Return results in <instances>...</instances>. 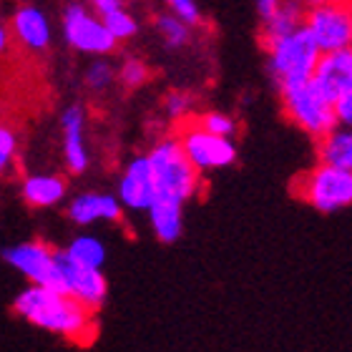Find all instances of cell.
<instances>
[{"mask_svg":"<svg viewBox=\"0 0 352 352\" xmlns=\"http://www.w3.org/2000/svg\"><path fill=\"white\" fill-rule=\"evenodd\" d=\"M8 45H10V33H8L6 25H0V56L8 51Z\"/></svg>","mask_w":352,"mask_h":352,"instance_id":"1f68e13d","label":"cell"},{"mask_svg":"<svg viewBox=\"0 0 352 352\" xmlns=\"http://www.w3.org/2000/svg\"><path fill=\"white\" fill-rule=\"evenodd\" d=\"M103 23H106V28H109V33L116 41H129V38L136 36V30H139V25H136V21H133L131 13H126L124 6L121 8H113V10H109V13L101 15Z\"/></svg>","mask_w":352,"mask_h":352,"instance_id":"603a6c76","label":"cell"},{"mask_svg":"<svg viewBox=\"0 0 352 352\" xmlns=\"http://www.w3.org/2000/svg\"><path fill=\"white\" fill-rule=\"evenodd\" d=\"M305 28L317 43L320 53L352 48V6L350 0H330L307 8Z\"/></svg>","mask_w":352,"mask_h":352,"instance_id":"52a82bcc","label":"cell"},{"mask_svg":"<svg viewBox=\"0 0 352 352\" xmlns=\"http://www.w3.org/2000/svg\"><path fill=\"white\" fill-rule=\"evenodd\" d=\"M116 78H118V74L113 71L111 63H106V60H96L94 66L86 71V86L91 88L94 94H101V91L111 88Z\"/></svg>","mask_w":352,"mask_h":352,"instance_id":"d4e9b609","label":"cell"},{"mask_svg":"<svg viewBox=\"0 0 352 352\" xmlns=\"http://www.w3.org/2000/svg\"><path fill=\"white\" fill-rule=\"evenodd\" d=\"M15 154H18V139H15L13 129L0 124V176L15 166Z\"/></svg>","mask_w":352,"mask_h":352,"instance_id":"484cf974","label":"cell"},{"mask_svg":"<svg viewBox=\"0 0 352 352\" xmlns=\"http://www.w3.org/2000/svg\"><path fill=\"white\" fill-rule=\"evenodd\" d=\"M305 15H307V8L302 6L300 0H285L277 13L272 15L270 21L262 23V33H259L262 48H267L279 38L289 36L294 30H300L305 25Z\"/></svg>","mask_w":352,"mask_h":352,"instance_id":"e0dca14e","label":"cell"},{"mask_svg":"<svg viewBox=\"0 0 352 352\" xmlns=\"http://www.w3.org/2000/svg\"><path fill=\"white\" fill-rule=\"evenodd\" d=\"M13 309L25 322L58 335L74 345H91L98 332L94 309L53 287L28 285L15 297Z\"/></svg>","mask_w":352,"mask_h":352,"instance_id":"6da1fadb","label":"cell"},{"mask_svg":"<svg viewBox=\"0 0 352 352\" xmlns=\"http://www.w3.org/2000/svg\"><path fill=\"white\" fill-rule=\"evenodd\" d=\"M66 254L86 267H98L103 270L106 262V244L94 234H78L66 244Z\"/></svg>","mask_w":352,"mask_h":352,"instance_id":"ffe728a7","label":"cell"},{"mask_svg":"<svg viewBox=\"0 0 352 352\" xmlns=\"http://www.w3.org/2000/svg\"><path fill=\"white\" fill-rule=\"evenodd\" d=\"M279 101H282L285 116L302 133L312 136L315 141L327 136L338 126L335 103L315 86L312 78L302 83H292V86H282L279 88Z\"/></svg>","mask_w":352,"mask_h":352,"instance_id":"3957f363","label":"cell"},{"mask_svg":"<svg viewBox=\"0 0 352 352\" xmlns=\"http://www.w3.org/2000/svg\"><path fill=\"white\" fill-rule=\"evenodd\" d=\"M156 30H159V36L164 38V43L169 45V48H182L189 41V25L179 21L174 13L159 15L156 18Z\"/></svg>","mask_w":352,"mask_h":352,"instance_id":"7402d4cb","label":"cell"},{"mask_svg":"<svg viewBox=\"0 0 352 352\" xmlns=\"http://www.w3.org/2000/svg\"><path fill=\"white\" fill-rule=\"evenodd\" d=\"M312 81L332 103L338 101L340 96L352 86V48L322 53L317 60Z\"/></svg>","mask_w":352,"mask_h":352,"instance_id":"5bb4252c","label":"cell"},{"mask_svg":"<svg viewBox=\"0 0 352 352\" xmlns=\"http://www.w3.org/2000/svg\"><path fill=\"white\" fill-rule=\"evenodd\" d=\"M60 133H63V162L71 174H83L91 164L86 144V111L74 103L60 113Z\"/></svg>","mask_w":352,"mask_h":352,"instance_id":"4fadbf2b","label":"cell"},{"mask_svg":"<svg viewBox=\"0 0 352 352\" xmlns=\"http://www.w3.org/2000/svg\"><path fill=\"white\" fill-rule=\"evenodd\" d=\"M350 6H352V0H350Z\"/></svg>","mask_w":352,"mask_h":352,"instance_id":"836d02e7","label":"cell"},{"mask_svg":"<svg viewBox=\"0 0 352 352\" xmlns=\"http://www.w3.org/2000/svg\"><path fill=\"white\" fill-rule=\"evenodd\" d=\"M335 116L340 126H352V86L335 101Z\"/></svg>","mask_w":352,"mask_h":352,"instance_id":"f1b7e54d","label":"cell"},{"mask_svg":"<svg viewBox=\"0 0 352 352\" xmlns=\"http://www.w3.org/2000/svg\"><path fill=\"white\" fill-rule=\"evenodd\" d=\"M317 156L322 164H332L352 171V126H335L327 136L317 141Z\"/></svg>","mask_w":352,"mask_h":352,"instance_id":"d6986e66","label":"cell"},{"mask_svg":"<svg viewBox=\"0 0 352 352\" xmlns=\"http://www.w3.org/2000/svg\"><path fill=\"white\" fill-rule=\"evenodd\" d=\"M68 219L78 224V227H91V224H118L124 219V204L121 199L113 194H103V191H83L78 197L71 199L66 209Z\"/></svg>","mask_w":352,"mask_h":352,"instance_id":"7c38bea8","label":"cell"},{"mask_svg":"<svg viewBox=\"0 0 352 352\" xmlns=\"http://www.w3.org/2000/svg\"><path fill=\"white\" fill-rule=\"evenodd\" d=\"M305 8H315V6H322V3H330V0H300Z\"/></svg>","mask_w":352,"mask_h":352,"instance_id":"d6a6232c","label":"cell"},{"mask_svg":"<svg viewBox=\"0 0 352 352\" xmlns=\"http://www.w3.org/2000/svg\"><path fill=\"white\" fill-rule=\"evenodd\" d=\"M285 0H257V13H259V21H270L272 15L277 13L279 8H282Z\"/></svg>","mask_w":352,"mask_h":352,"instance_id":"f546056e","label":"cell"},{"mask_svg":"<svg viewBox=\"0 0 352 352\" xmlns=\"http://www.w3.org/2000/svg\"><path fill=\"white\" fill-rule=\"evenodd\" d=\"M58 292L71 294L74 300L91 307L94 312L103 307L109 297V282L103 277V270L78 264L66 254V250H58Z\"/></svg>","mask_w":352,"mask_h":352,"instance_id":"ba28073f","label":"cell"},{"mask_svg":"<svg viewBox=\"0 0 352 352\" xmlns=\"http://www.w3.org/2000/svg\"><path fill=\"white\" fill-rule=\"evenodd\" d=\"M148 162L156 179V199H166L186 206L191 197H197L201 171L184 154L176 136H166L148 151Z\"/></svg>","mask_w":352,"mask_h":352,"instance_id":"7a4b0ae2","label":"cell"},{"mask_svg":"<svg viewBox=\"0 0 352 352\" xmlns=\"http://www.w3.org/2000/svg\"><path fill=\"white\" fill-rule=\"evenodd\" d=\"M148 224L159 242L171 244L184 232V206L166 199H156L148 209Z\"/></svg>","mask_w":352,"mask_h":352,"instance_id":"ac0fdd59","label":"cell"},{"mask_svg":"<svg viewBox=\"0 0 352 352\" xmlns=\"http://www.w3.org/2000/svg\"><path fill=\"white\" fill-rule=\"evenodd\" d=\"M294 194L305 204L322 214H335L352 206V171L317 162L312 169L297 176Z\"/></svg>","mask_w":352,"mask_h":352,"instance_id":"5b68a950","label":"cell"},{"mask_svg":"<svg viewBox=\"0 0 352 352\" xmlns=\"http://www.w3.org/2000/svg\"><path fill=\"white\" fill-rule=\"evenodd\" d=\"M68 194V184L58 174H30L21 184L23 201L33 209H51L60 204Z\"/></svg>","mask_w":352,"mask_h":352,"instance_id":"2e32d148","label":"cell"},{"mask_svg":"<svg viewBox=\"0 0 352 352\" xmlns=\"http://www.w3.org/2000/svg\"><path fill=\"white\" fill-rule=\"evenodd\" d=\"M264 51H267V68H270V76L277 91L282 86L309 81L315 76L317 60L322 56L305 25L270 43Z\"/></svg>","mask_w":352,"mask_h":352,"instance_id":"277c9868","label":"cell"},{"mask_svg":"<svg viewBox=\"0 0 352 352\" xmlns=\"http://www.w3.org/2000/svg\"><path fill=\"white\" fill-rule=\"evenodd\" d=\"M3 259L30 285H43L53 289L58 287V250L48 242L33 239V242L13 244L3 252Z\"/></svg>","mask_w":352,"mask_h":352,"instance_id":"9c48e42d","label":"cell"},{"mask_svg":"<svg viewBox=\"0 0 352 352\" xmlns=\"http://www.w3.org/2000/svg\"><path fill=\"white\" fill-rule=\"evenodd\" d=\"M166 6H169L171 13L184 21L186 25H201V10H199L197 0H166Z\"/></svg>","mask_w":352,"mask_h":352,"instance_id":"4316f807","label":"cell"},{"mask_svg":"<svg viewBox=\"0 0 352 352\" xmlns=\"http://www.w3.org/2000/svg\"><path fill=\"white\" fill-rule=\"evenodd\" d=\"M194 124L201 126L204 131L214 133V136H227L232 139L236 133V121L229 113H221V111H206V113H191Z\"/></svg>","mask_w":352,"mask_h":352,"instance_id":"44dd1931","label":"cell"},{"mask_svg":"<svg viewBox=\"0 0 352 352\" xmlns=\"http://www.w3.org/2000/svg\"><path fill=\"white\" fill-rule=\"evenodd\" d=\"M176 139L182 144L184 154L189 156V162L199 171H217L227 169L236 162V146L234 141L227 136H214L204 131L201 126L194 124V118H184L179 121L176 129Z\"/></svg>","mask_w":352,"mask_h":352,"instance_id":"8992f818","label":"cell"},{"mask_svg":"<svg viewBox=\"0 0 352 352\" xmlns=\"http://www.w3.org/2000/svg\"><path fill=\"white\" fill-rule=\"evenodd\" d=\"M118 199L124 209L131 212H148L156 201V179L148 156H136L126 164L118 179Z\"/></svg>","mask_w":352,"mask_h":352,"instance_id":"8fae6325","label":"cell"},{"mask_svg":"<svg viewBox=\"0 0 352 352\" xmlns=\"http://www.w3.org/2000/svg\"><path fill=\"white\" fill-rule=\"evenodd\" d=\"M88 3L98 10V15L109 13V10H113V8H121V0H88Z\"/></svg>","mask_w":352,"mask_h":352,"instance_id":"4dcf8cb0","label":"cell"},{"mask_svg":"<svg viewBox=\"0 0 352 352\" xmlns=\"http://www.w3.org/2000/svg\"><path fill=\"white\" fill-rule=\"evenodd\" d=\"M63 36L74 51L94 53V56H106L118 43L109 33L103 18H96L88 8L78 6V3L68 6L63 13Z\"/></svg>","mask_w":352,"mask_h":352,"instance_id":"30bf717a","label":"cell"},{"mask_svg":"<svg viewBox=\"0 0 352 352\" xmlns=\"http://www.w3.org/2000/svg\"><path fill=\"white\" fill-rule=\"evenodd\" d=\"M164 109H166V113H169L174 121H184V118L191 116V96L174 91V94L166 96V103H164Z\"/></svg>","mask_w":352,"mask_h":352,"instance_id":"83f0119b","label":"cell"},{"mask_svg":"<svg viewBox=\"0 0 352 352\" xmlns=\"http://www.w3.org/2000/svg\"><path fill=\"white\" fill-rule=\"evenodd\" d=\"M148 76H151L148 74V66L139 58H126L121 63V68H118V81H121V86L131 88V91L144 86L148 81Z\"/></svg>","mask_w":352,"mask_h":352,"instance_id":"cb8c5ba5","label":"cell"},{"mask_svg":"<svg viewBox=\"0 0 352 352\" xmlns=\"http://www.w3.org/2000/svg\"><path fill=\"white\" fill-rule=\"evenodd\" d=\"M13 36L21 41L28 51H45L51 45V23L43 15V10H38L33 6H23L13 13Z\"/></svg>","mask_w":352,"mask_h":352,"instance_id":"9a60e30c","label":"cell"}]
</instances>
